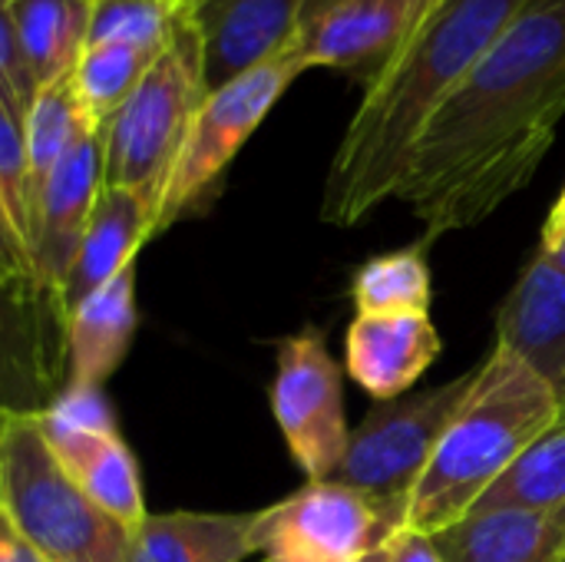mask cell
<instances>
[{"instance_id":"8992f818","label":"cell","mask_w":565,"mask_h":562,"mask_svg":"<svg viewBox=\"0 0 565 562\" xmlns=\"http://www.w3.org/2000/svg\"><path fill=\"white\" fill-rule=\"evenodd\" d=\"M407 527V500L374 497L334 480H308L262 510V562H361Z\"/></svg>"},{"instance_id":"3957f363","label":"cell","mask_w":565,"mask_h":562,"mask_svg":"<svg viewBox=\"0 0 565 562\" xmlns=\"http://www.w3.org/2000/svg\"><path fill=\"white\" fill-rule=\"evenodd\" d=\"M559 407L556 388L516 351L497 344L411 494L407 527L434 537L470 517Z\"/></svg>"},{"instance_id":"5b68a950","label":"cell","mask_w":565,"mask_h":562,"mask_svg":"<svg viewBox=\"0 0 565 562\" xmlns=\"http://www.w3.org/2000/svg\"><path fill=\"white\" fill-rule=\"evenodd\" d=\"M205 96L199 36L182 13L169 46L103 126V185L146 189L162 202L166 179Z\"/></svg>"},{"instance_id":"44dd1931","label":"cell","mask_w":565,"mask_h":562,"mask_svg":"<svg viewBox=\"0 0 565 562\" xmlns=\"http://www.w3.org/2000/svg\"><path fill=\"white\" fill-rule=\"evenodd\" d=\"M96 0H10V20L33 89L70 79L89 46Z\"/></svg>"},{"instance_id":"f1b7e54d","label":"cell","mask_w":565,"mask_h":562,"mask_svg":"<svg viewBox=\"0 0 565 562\" xmlns=\"http://www.w3.org/2000/svg\"><path fill=\"white\" fill-rule=\"evenodd\" d=\"M36 89L30 73L23 70L17 36H13V20H10V0H0V99L10 106V113L23 123L26 109L33 103Z\"/></svg>"},{"instance_id":"f546056e","label":"cell","mask_w":565,"mask_h":562,"mask_svg":"<svg viewBox=\"0 0 565 562\" xmlns=\"http://www.w3.org/2000/svg\"><path fill=\"white\" fill-rule=\"evenodd\" d=\"M0 268L10 272V275H20V278H33V268H30V248L23 242V235L17 232L3 199H0Z\"/></svg>"},{"instance_id":"9a60e30c","label":"cell","mask_w":565,"mask_h":562,"mask_svg":"<svg viewBox=\"0 0 565 562\" xmlns=\"http://www.w3.org/2000/svg\"><path fill=\"white\" fill-rule=\"evenodd\" d=\"M430 315H358L344 338L348 374L377 401L407 394L440 358Z\"/></svg>"},{"instance_id":"4316f807","label":"cell","mask_w":565,"mask_h":562,"mask_svg":"<svg viewBox=\"0 0 565 562\" xmlns=\"http://www.w3.org/2000/svg\"><path fill=\"white\" fill-rule=\"evenodd\" d=\"M0 199L23 235L30 248V229H33V195H30V176H26V146H23V123L10 113V106L0 99Z\"/></svg>"},{"instance_id":"ba28073f","label":"cell","mask_w":565,"mask_h":562,"mask_svg":"<svg viewBox=\"0 0 565 562\" xmlns=\"http://www.w3.org/2000/svg\"><path fill=\"white\" fill-rule=\"evenodd\" d=\"M301 73L305 66L295 50H285L281 56L248 70L245 76L212 89L202 99L162 189L159 232L179 222L192 205L209 195V189H215L228 162L238 156L248 136L262 126V119Z\"/></svg>"},{"instance_id":"7402d4cb","label":"cell","mask_w":565,"mask_h":562,"mask_svg":"<svg viewBox=\"0 0 565 562\" xmlns=\"http://www.w3.org/2000/svg\"><path fill=\"white\" fill-rule=\"evenodd\" d=\"M99 129L89 113L83 109L73 79H60L53 86L36 89L26 119H23V146H26V176H30V195H33V215L36 199L53 176V169L63 162V156L86 136Z\"/></svg>"},{"instance_id":"d4e9b609","label":"cell","mask_w":565,"mask_h":562,"mask_svg":"<svg viewBox=\"0 0 565 562\" xmlns=\"http://www.w3.org/2000/svg\"><path fill=\"white\" fill-rule=\"evenodd\" d=\"M152 63V53L136 50L129 43H89L70 79L89 119L96 126H106L116 109L132 96Z\"/></svg>"},{"instance_id":"83f0119b","label":"cell","mask_w":565,"mask_h":562,"mask_svg":"<svg viewBox=\"0 0 565 562\" xmlns=\"http://www.w3.org/2000/svg\"><path fill=\"white\" fill-rule=\"evenodd\" d=\"M36 414L46 417V421H53V424L73 427V431H96V434L119 431L116 427V417H113V407H109V401L103 394V388L63 384L60 394L43 411H36Z\"/></svg>"},{"instance_id":"4fadbf2b","label":"cell","mask_w":565,"mask_h":562,"mask_svg":"<svg viewBox=\"0 0 565 562\" xmlns=\"http://www.w3.org/2000/svg\"><path fill=\"white\" fill-rule=\"evenodd\" d=\"M103 189V126L86 132L46 179L30 229L33 278L60 295L66 272L83 242L89 212Z\"/></svg>"},{"instance_id":"2e32d148","label":"cell","mask_w":565,"mask_h":562,"mask_svg":"<svg viewBox=\"0 0 565 562\" xmlns=\"http://www.w3.org/2000/svg\"><path fill=\"white\" fill-rule=\"evenodd\" d=\"M36 424H40L53 457L60 460V467L73 477V484L106 517H113L126 530H136L149 517L139 464L119 431H106V434L73 431V427L53 424L40 414H36Z\"/></svg>"},{"instance_id":"d6986e66","label":"cell","mask_w":565,"mask_h":562,"mask_svg":"<svg viewBox=\"0 0 565 562\" xmlns=\"http://www.w3.org/2000/svg\"><path fill=\"white\" fill-rule=\"evenodd\" d=\"M136 328V265H129L66 315V384L103 388L126 361Z\"/></svg>"},{"instance_id":"603a6c76","label":"cell","mask_w":565,"mask_h":562,"mask_svg":"<svg viewBox=\"0 0 565 562\" xmlns=\"http://www.w3.org/2000/svg\"><path fill=\"white\" fill-rule=\"evenodd\" d=\"M427 242L367 258L351 278V301L358 315H430L434 282Z\"/></svg>"},{"instance_id":"d590c367","label":"cell","mask_w":565,"mask_h":562,"mask_svg":"<svg viewBox=\"0 0 565 562\" xmlns=\"http://www.w3.org/2000/svg\"><path fill=\"white\" fill-rule=\"evenodd\" d=\"M559 199H565V185H563V192H559Z\"/></svg>"},{"instance_id":"277c9868","label":"cell","mask_w":565,"mask_h":562,"mask_svg":"<svg viewBox=\"0 0 565 562\" xmlns=\"http://www.w3.org/2000/svg\"><path fill=\"white\" fill-rule=\"evenodd\" d=\"M0 513L46 562H129L132 530L73 484L33 411H10L0 431Z\"/></svg>"},{"instance_id":"6da1fadb","label":"cell","mask_w":565,"mask_h":562,"mask_svg":"<svg viewBox=\"0 0 565 562\" xmlns=\"http://www.w3.org/2000/svg\"><path fill=\"white\" fill-rule=\"evenodd\" d=\"M565 119V0H526L420 132L401 202L424 242L490 219L530 185Z\"/></svg>"},{"instance_id":"ac0fdd59","label":"cell","mask_w":565,"mask_h":562,"mask_svg":"<svg viewBox=\"0 0 565 562\" xmlns=\"http://www.w3.org/2000/svg\"><path fill=\"white\" fill-rule=\"evenodd\" d=\"M444 562H565V503L543 510H473L434 533Z\"/></svg>"},{"instance_id":"30bf717a","label":"cell","mask_w":565,"mask_h":562,"mask_svg":"<svg viewBox=\"0 0 565 562\" xmlns=\"http://www.w3.org/2000/svg\"><path fill=\"white\" fill-rule=\"evenodd\" d=\"M66 374V318L36 278L0 268V407L43 411Z\"/></svg>"},{"instance_id":"836d02e7","label":"cell","mask_w":565,"mask_h":562,"mask_svg":"<svg viewBox=\"0 0 565 562\" xmlns=\"http://www.w3.org/2000/svg\"><path fill=\"white\" fill-rule=\"evenodd\" d=\"M361 562H387V547H381L377 553H371V556H364Z\"/></svg>"},{"instance_id":"7c38bea8","label":"cell","mask_w":565,"mask_h":562,"mask_svg":"<svg viewBox=\"0 0 565 562\" xmlns=\"http://www.w3.org/2000/svg\"><path fill=\"white\" fill-rule=\"evenodd\" d=\"M301 7L305 0H185L205 89L212 93L291 50Z\"/></svg>"},{"instance_id":"8fae6325","label":"cell","mask_w":565,"mask_h":562,"mask_svg":"<svg viewBox=\"0 0 565 562\" xmlns=\"http://www.w3.org/2000/svg\"><path fill=\"white\" fill-rule=\"evenodd\" d=\"M430 3L434 0H305L291 50L305 70H341L367 86Z\"/></svg>"},{"instance_id":"e575fe53","label":"cell","mask_w":565,"mask_h":562,"mask_svg":"<svg viewBox=\"0 0 565 562\" xmlns=\"http://www.w3.org/2000/svg\"><path fill=\"white\" fill-rule=\"evenodd\" d=\"M7 414H10V411H3V407H0V431H3V421H7Z\"/></svg>"},{"instance_id":"1f68e13d","label":"cell","mask_w":565,"mask_h":562,"mask_svg":"<svg viewBox=\"0 0 565 562\" xmlns=\"http://www.w3.org/2000/svg\"><path fill=\"white\" fill-rule=\"evenodd\" d=\"M540 255L563 268L565 272V199H556L550 219H546V229H543V242H540Z\"/></svg>"},{"instance_id":"5bb4252c","label":"cell","mask_w":565,"mask_h":562,"mask_svg":"<svg viewBox=\"0 0 565 562\" xmlns=\"http://www.w3.org/2000/svg\"><path fill=\"white\" fill-rule=\"evenodd\" d=\"M159 235V195L146 189L103 185L89 212L76 258L60 285L63 318L96 288L109 285L119 272L136 265L139 248Z\"/></svg>"},{"instance_id":"7a4b0ae2","label":"cell","mask_w":565,"mask_h":562,"mask_svg":"<svg viewBox=\"0 0 565 562\" xmlns=\"http://www.w3.org/2000/svg\"><path fill=\"white\" fill-rule=\"evenodd\" d=\"M526 0H434L351 116L331 159L321 219L358 225L397 195L414 146Z\"/></svg>"},{"instance_id":"52a82bcc","label":"cell","mask_w":565,"mask_h":562,"mask_svg":"<svg viewBox=\"0 0 565 562\" xmlns=\"http://www.w3.org/2000/svg\"><path fill=\"white\" fill-rule=\"evenodd\" d=\"M473 378L477 371L427 388L420 394L377 401L351 431L344 460L331 480L374 497L407 500L411 507V494L430 467L434 450L444 441L460 404L467 401Z\"/></svg>"},{"instance_id":"d6a6232c","label":"cell","mask_w":565,"mask_h":562,"mask_svg":"<svg viewBox=\"0 0 565 562\" xmlns=\"http://www.w3.org/2000/svg\"><path fill=\"white\" fill-rule=\"evenodd\" d=\"M0 562H46L0 513Z\"/></svg>"},{"instance_id":"4dcf8cb0","label":"cell","mask_w":565,"mask_h":562,"mask_svg":"<svg viewBox=\"0 0 565 562\" xmlns=\"http://www.w3.org/2000/svg\"><path fill=\"white\" fill-rule=\"evenodd\" d=\"M387 562H444L440 550L434 547V537L417 533L404 527L391 543H387Z\"/></svg>"},{"instance_id":"cb8c5ba5","label":"cell","mask_w":565,"mask_h":562,"mask_svg":"<svg viewBox=\"0 0 565 562\" xmlns=\"http://www.w3.org/2000/svg\"><path fill=\"white\" fill-rule=\"evenodd\" d=\"M565 503V401L553 424L493 484L477 510H543Z\"/></svg>"},{"instance_id":"9c48e42d","label":"cell","mask_w":565,"mask_h":562,"mask_svg":"<svg viewBox=\"0 0 565 562\" xmlns=\"http://www.w3.org/2000/svg\"><path fill=\"white\" fill-rule=\"evenodd\" d=\"M275 424L308 480H331L344 460L351 427L344 421V374L321 328H301L278 344L271 381Z\"/></svg>"},{"instance_id":"e0dca14e","label":"cell","mask_w":565,"mask_h":562,"mask_svg":"<svg viewBox=\"0 0 565 562\" xmlns=\"http://www.w3.org/2000/svg\"><path fill=\"white\" fill-rule=\"evenodd\" d=\"M497 344L516 351L565 401V272L540 252L500 305Z\"/></svg>"},{"instance_id":"484cf974","label":"cell","mask_w":565,"mask_h":562,"mask_svg":"<svg viewBox=\"0 0 565 562\" xmlns=\"http://www.w3.org/2000/svg\"><path fill=\"white\" fill-rule=\"evenodd\" d=\"M185 13V0H96L89 43H129L159 56L179 20Z\"/></svg>"},{"instance_id":"ffe728a7","label":"cell","mask_w":565,"mask_h":562,"mask_svg":"<svg viewBox=\"0 0 565 562\" xmlns=\"http://www.w3.org/2000/svg\"><path fill=\"white\" fill-rule=\"evenodd\" d=\"M255 513H149L132 530L129 562H245L258 556Z\"/></svg>"}]
</instances>
